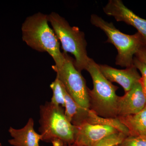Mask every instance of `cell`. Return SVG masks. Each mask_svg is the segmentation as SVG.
<instances>
[{
    "mask_svg": "<svg viewBox=\"0 0 146 146\" xmlns=\"http://www.w3.org/2000/svg\"><path fill=\"white\" fill-rule=\"evenodd\" d=\"M48 22V15L43 13L29 16L22 25V39L32 48L48 53L54 60L53 66L60 68L65 62V54L60 52V42Z\"/></svg>",
    "mask_w": 146,
    "mask_h": 146,
    "instance_id": "6da1fadb",
    "label": "cell"
},
{
    "mask_svg": "<svg viewBox=\"0 0 146 146\" xmlns=\"http://www.w3.org/2000/svg\"><path fill=\"white\" fill-rule=\"evenodd\" d=\"M90 74L93 89L89 90V109L104 118H117L119 88L108 80L100 70L99 65L91 58L86 70Z\"/></svg>",
    "mask_w": 146,
    "mask_h": 146,
    "instance_id": "7a4b0ae2",
    "label": "cell"
},
{
    "mask_svg": "<svg viewBox=\"0 0 146 146\" xmlns=\"http://www.w3.org/2000/svg\"><path fill=\"white\" fill-rule=\"evenodd\" d=\"M39 123L41 141L52 143L60 142L65 146L74 143L75 127L67 119L61 106L50 102L41 106Z\"/></svg>",
    "mask_w": 146,
    "mask_h": 146,
    "instance_id": "3957f363",
    "label": "cell"
},
{
    "mask_svg": "<svg viewBox=\"0 0 146 146\" xmlns=\"http://www.w3.org/2000/svg\"><path fill=\"white\" fill-rule=\"evenodd\" d=\"M48 21L62 45L64 52L74 56V64L78 70H86L91 58L86 51L85 34L78 27H71L65 18L55 12L48 15Z\"/></svg>",
    "mask_w": 146,
    "mask_h": 146,
    "instance_id": "277c9868",
    "label": "cell"
},
{
    "mask_svg": "<svg viewBox=\"0 0 146 146\" xmlns=\"http://www.w3.org/2000/svg\"><path fill=\"white\" fill-rule=\"evenodd\" d=\"M91 23L102 30L108 37L106 42L111 43L118 52L116 65L128 68L133 66V59L137 52L146 47L143 36L138 32L129 35L123 33L114 25L96 14L91 16Z\"/></svg>",
    "mask_w": 146,
    "mask_h": 146,
    "instance_id": "5b68a950",
    "label": "cell"
},
{
    "mask_svg": "<svg viewBox=\"0 0 146 146\" xmlns=\"http://www.w3.org/2000/svg\"><path fill=\"white\" fill-rule=\"evenodd\" d=\"M64 53L65 61L63 65L58 68L53 65V70L73 99L82 107L89 109V89L86 86L85 79L76 68L74 59L68 54Z\"/></svg>",
    "mask_w": 146,
    "mask_h": 146,
    "instance_id": "8992f818",
    "label": "cell"
},
{
    "mask_svg": "<svg viewBox=\"0 0 146 146\" xmlns=\"http://www.w3.org/2000/svg\"><path fill=\"white\" fill-rule=\"evenodd\" d=\"M75 127L74 143L77 146H97L106 137L119 132L114 128L84 122Z\"/></svg>",
    "mask_w": 146,
    "mask_h": 146,
    "instance_id": "52a82bcc",
    "label": "cell"
},
{
    "mask_svg": "<svg viewBox=\"0 0 146 146\" xmlns=\"http://www.w3.org/2000/svg\"><path fill=\"white\" fill-rule=\"evenodd\" d=\"M107 15L118 22H123L135 28L143 36L146 46V20L139 17L124 4L121 0H110L103 8Z\"/></svg>",
    "mask_w": 146,
    "mask_h": 146,
    "instance_id": "ba28073f",
    "label": "cell"
},
{
    "mask_svg": "<svg viewBox=\"0 0 146 146\" xmlns=\"http://www.w3.org/2000/svg\"><path fill=\"white\" fill-rule=\"evenodd\" d=\"M146 106V98L139 82L124 96H119L117 117L136 114Z\"/></svg>",
    "mask_w": 146,
    "mask_h": 146,
    "instance_id": "9c48e42d",
    "label": "cell"
},
{
    "mask_svg": "<svg viewBox=\"0 0 146 146\" xmlns=\"http://www.w3.org/2000/svg\"><path fill=\"white\" fill-rule=\"evenodd\" d=\"M100 70L110 82L118 83L123 87L125 93L130 91L139 82L141 77L133 65L124 70H119L106 65L99 64Z\"/></svg>",
    "mask_w": 146,
    "mask_h": 146,
    "instance_id": "30bf717a",
    "label": "cell"
},
{
    "mask_svg": "<svg viewBox=\"0 0 146 146\" xmlns=\"http://www.w3.org/2000/svg\"><path fill=\"white\" fill-rule=\"evenodd\" d=\"M33 119L30 118L22 128L10 127L9 132L12 138L9 140L8 143L13 146H40L39 143L42 137L35 131Z\"/></svg>",
    "mask_w": 146,
    "mask_h": 146,
    "instance_id": "8fae6325",
    "label": "cell"
},
{
    "mask_svg": "<svg viewBox=\"0 0 146 146\" xmlns=\"http://www.w3.org/2000/svg\"><path fill=\"white\" fill-rule=\"evenodd\" d=\"M63 94L65 101V115L67 119L74 126L86 122L90 109L78 104L68 94L64 86Z\"/></svg>",
    "mask_w": 146,
    "mask_h": 146,
    "instance_id": "7c38bea8",
    "label": "cell"
},
{
    "mask_svg": "<svg viewBox=\"0 0 146 146\" xmlns=\"http://www.w3.org/2000/svg\"><path fill=\"white\" fill-rule=\"evenodd\" d=\"M117 118L127 128L129 136L146 137V107L136 114Z\"/></svg>",
    "mask_w": 146,
    "mask_h": 146,
    "instance_id": "4fadbf2b",
    "label": "cell"
},
{
    "mask_svg": "<svg viewBox=\"0 0 146 146\" xmlns=\"http://www.w3.org/2000/svg\"><path fill=\"white\" fill-rule=\"evenodd\" d=\"M86 122L92 124L100 125L114 128L119 132L123 133L127 136H129L127 128L123 125L117 118H104L100 117L94 111L89 110L88 117Z\"/></svg>",
    "mask_w": 146,
    "mask_h": 146,
    "instance_id": "5bb4252c",
    "label": "cell"
},
{
    "mask_svg": "<svg viewBox=\"0 0 146 146\" xmlns=\"http://www.w3.org/2000/svg\"><path fill=\"white\" fill-rule=\"evenodd\" d=\"M50 87L52 89L53 96L51 102L53 104L65 108V101L63 94V84L56 77L54 81L50 85Z\"/></svg>",
    "mask_w": 146,
    "mask_h": 146,
    "instance_id": "9a60e30c",
    "label": "cell"
},
{
    "mask_svg": "<svg viewBox=\"0 0 146 146\" xmlns=\"http://www.w3.org/2000/svg\"><path fill=\"white\" fill-rule=\"evenodd\" d=\"M127 136L121 132L112 133L103 139L97 146H118Z\"/></svg>",
    "mask_w": 146,
    "mask_h": 146,
    "instance_id": "2e32d148",
    "label": "cell"
},
{
    "mask_svg": "<svg viewBox=\"0 0 146 146\" xmlns=\"http://www.w3.org/2000/svg\"><path fill=\"white\" fill-rule=\"evenodd\" d=\"M118 146H146V137L127 136Z\"/></svg>",
    "mask_w": 146,
    "mask_h": 146,
    "instance_id": "e0dca14e",
    "label": "cell"
},
{
    "mask_svg": "<svg viewBox=\"0 0 146 146\" xmlns=\"http://www.w3.org/2000/svg\"><path fill=\"white\" fill-rule=\"evenodd\" d=\"M133 65L141 72L142 76L146 77V64L139 60L136 56L133 58Z\"/></svg>",
    "mask_w": 146,
    "mask_h": 146,
    "instance_id": "ac0fdd59",
    "label": "cell"
},
{
    "mask_svg": "<svg viewBox=\"0 0 146 146\" xmlns=\"http://www.w3.org/2000/svg\"><path fill=\"white\" fill-rule=\"evenodd\" d=\"M135 56L139 60L146 64V47L140 49Z\"/></svg>",
    "mask_w": 146,
    "mask_h": 146,
    "instance_id": "d6986e66",
    "label": "cell"
},
{
    "mask_svg": "<svg viewBox=\"0 0 146 146\" xmlns=\"http://www.w3.org/2000/svg\"><path fill=\"white\" fill-rule=\"evenodd\" d=\"M139 82L141 84L142 90L146 98V77L144 76H141V79L139 80Z\"/></svg>",
    "mask_w": 146,
    "mask_h": 146,
    "instance_id": "ffe728a7",
    "label": "cell"
},
{
    "mask_svg": "<svg viewBox=\"0 0 146 146\" xmlns=\"http://www.w3.org/2000/svg\"><path fill=\"white\" fill-rule=\"evenodd\" d=\"M68 146H77L75 145H73H73H71Z\"/></svg>",
    "mask_w": 146,
    "mask_h": 146,
    "instance_id": "44dd1931",
    "label": "cell"
},
{
    "mask_svg": "<svg viewBox=\"0 0 146 146\" xmlns=\"http://www.w3.org/2000/svg\"><path fill=\"white\" fill-rule=\"evenodd\" d=\"M0 146H3L2 145V144L0 143Z\"/></svg>",
    "mask_w": 146,
    "mask_h": 146,
    "instance_id": "7402d4cb",
    "label": "cell"
},
{
    "mask_svg": "<svg viewBox=\"0 0 146 146\" xmlns=\"http://www.w3.org/2000/svg\"></svg>",
    "mask_w": 146,
    "mask_h": 146,
    "instance_id": "603a6c76",
    "label": "cell"
},
{
    "mask_svg": "<svg viewBox=\"0 0 146 146\" xmlns=\"http://www.w3.org/2000/svg\"></svg>",
    "mask_w": 146,
    "mask_h": 146,
    "instance_id": "cb8c5ba5",
    "label": "cell"
},
{
    "mask_svg": "<svg viewBox=\"0 0 146 146\" xmlns=\"http://www.w3.org/2000/svg\"></svg>",
    "mask_w": 146,
    "mask_h": 146,
    "instance_id": "d4e9b609",
    "label": "cell"
}]
</instances>
